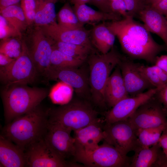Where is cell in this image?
<instances>
[{"label":"cell","mask_w":167,"mask_h":167,"mask_svg":"<svg viewBox=\"0 0 167 167\" xmlns=\"http://www.w3.org/2000/svg\"><path fill=\"white\" fill-rule=\"evenodd\" d=\"M103 126L98 118L87 126L74 131L76 149L90 152L97 148L100 142L105 139Z\"/></svg>","instance_id":"e0dca14e"},{"label":"cell","mask_w":167,"mask_h":167,"mask_svg":"<svg viewBox=\"0 0 167 167\" xmlns=\"http://www.w3.org/2000/svg\"><path fill=\"white\" fill-rule=\"evenodd\" d=\"M49 93L45 88L31 87L27 84L5 87L1 96L6 124L37 108Z\"/></svg>","instance_id":"3957f363"},{"label":"cell","mask_w":167,"mask_h":167,"mask_svg":"<svg viewBox=\"0 0 167 167\" xmlns=\"http://www.w3.org/2000/svg\"><path fill=\"white\" fill-rule=\"evenodd\" d=\"M103 129L105 135L104 141L112 145L124 156H126L139 147L136 130L128 119L105 123Z\"/></svg>","instance_id":"9c48e42d"},{"label":"cell","mask_w":167,"mask_h":167,"mask_svg":"<svg viewBox=\"0 0 167 167\" xmlns=\"http://www.w3.org/2000/svg\"><path fill=\"white\" fill-rule=\"evenodd\" d=\"M23 43L21 55L8 65L0 67V82L5 87L32 84L38 76L36 66Z\"/></svg>","instance_id":"ba28073f"},{"label":"cell","mask_w":167,"mask_h":167,"mask_svg":"<svg viewBox=\"0 0 167 167\" xmlns=\"http://www.w3.org/2000/svg\"><path fill=\"white\" fill-rule=\"evenodd\" d=\"M137 68L145 79L154 87L160 88L164 84L152 68V66H146L136 63Z\"/></svg>","instance_id":"4dcf8cb0"},{"label":"cell","mask_w":167,"mask_h":167,"mask_svg":"<svg viewBox=\"0 0 167 167\" xmlns=\"http://www.w3.org/2000/svg\"><path fill=\"white\" fill-rule=\"evenodd\" d=\"M128 119L136 130L167 126L163 106L155 95L140 105Z\"/></svg>","instance_id":"8fae6325"},{"label":"cell","mask_w":167,"mask_h":167,"mask_svg":"<svg viewBox=\"0 0 167 167\" xmlns=\"http://www.w3.org/2000/svg\"><path fill=\"white\" fill-rule=\"evenodd\" d=\"M74 157L75 162L90 167H130L131 160L105 141L90 152L76 149Z\"/></svg>","instance_id":"52a82bcc"},{"label":"cell","mask_w":167,"mask_h":167,"mask_svg":"<svg viewBox=\"0 0 167 167\" xmlns=\"http://www.w3.org/2000/svg\"><path fill=\"white\" fill-rule=\"evenodd\" d=\"M92 43L101 54L108 52L114 46L116 36L106 22L97 24L90 30Z\"/></svg>","instance_id":"603a6c76"},{"label":"cell","mask_w":167,"mask_h":167,"mask_svg":"<svg viewBox=\"0 0 167 167\" xmlns=\"http://www.w3.org/2000/svg\"><path fill=\"white\" fill-rule=\"evenodd\" d=\"M51 40L53 48L70 56L84 61L88 59L90 54L96 52L95 49L87 46Z\"/></svg>","instance_id":"d4e9b609"},{"label":"cell","mask_w":167,"mask_h":167,"mask_svg":"<svg viewBox=\"0 0 167 167\" xmlns=\"http://www.w3.org/2000/svg\"><path fill=\"white\" fill-rule=\"evenodd\" d=\"M48 123L47 111L39 106L6 124L1 134L24 151L30 144L44 137Z\"/></svg>","instance_id":"7a4b0ae2"},{"label":"cell","mask_w":167,"mask_h":167,"mask_svg":"<svg viewBox=\"0 0 167 167\" xmlns=\"http://www.w3.org/2000/svg\"><path fill=\"white\" fill-rule=\"evenodd\" d=\"M85 61L70 56L53 47L50 58V66L58 67H76Z\"/></svg>","instance_id":"83f0119b"},{"label":"cell","mask_w":167,"mask_h":167,"mask_svg":"<svg viewBox=\"0 0 167 167\" xmlns=\"http://www.w3.org/2000/svg\"><path fill=\"white\" fill-rule=\"evenodd\" d=\"M22 35L18 32L2 15H0V39L2 40L16 37L22 38Z\"/></svg>","instance_id":"d6a6232c"},{"label":"cell","mask_w":167,"mask_h":167,"mask_svg":"<svg viewBox=\"0 0 167 167\" xmlns=\"http://www.w3.org/2000/svg\"><path fill=\"white\" fill-rule=\"evenodd\" d=\"M73 10L80 22L95 25L100 22H107L119 20L123 18L120 16L112 13L97 11L86 4L74 5Z\"/></svg>","instance_id":"7402d4cb"},{"label":"cell","mask_w":167,"mask_h":167,"mask_svg":"<svg viewBox=\"0 0 167 167\" xmlns=\"http://www.w3.org/2000/svg\"><path fill=\"white\" fill-rule=\"evenodd\" d=\"M112 12L125 18L129 15L124 0H109Z\"/></svg>","instance_id":"e575fe53"},{"label":"cell","mask_w":167,"mask_h":167,"mask_svg":"<svg viewBox=\"0 0 167 167\" xmlns=\"http://www.w3.org/2000/svg\"><path fill=\"white\" fill-rule=\"evenodd\" d=\"M39 26L45 34L53 41L83 45L95 49L90 40V31L84 28L66 29L59 26L57 21Z\"/></svg>","instance_id":"9a60e30c"},{"label":"cell","mask_w":167,"mask_h":167,"mask_svg":"<svg viewBox=\"0 0 167 167\" xmlns=\"http://www.w3.org/2000/svg\"><path fill=\"white\" fill-rule=\"evenodd\" d=\"M160 88H154L117 103L105 114L104 122L111 123L128 119L142 104L155 95Z\"/></svg>","instance_id":"4fadbf2b"},{"label":"cell","mask_w":167,"mask_h":167,"mask_svg":"<svg viewBox=\"0 0 167 167\" xmlns=\"http://www.w3.org/2000/svg\"><path fill=\"white\" fill-rule=\"evenodd\" d=\"M152 67L162 82L165 84L167 82V73L158 66L155 65Z\"/></svg>","instance_id":"74e56055"},{"label":"cell","mask_w":167,"mask_h":167,"mask_svg":"<svg viewBox=\"0 0 167 167\" xmlns=\"http://www.w3.org/2000/svg\"><path fill=\"white\" fill-rule=\"evenodd\" d=\"M57 19L58 24L62 28L68 30L84 28L69 3H65L57 15Z\"/></svg>","instance_id":"4316f807"},{"label":"cell","mask_w":167,"mask_h":167,"mask_svg":"<svg viewBox=\"0 0 167 167\" xmlns=\"http://www.w3.org/2000/svg\"><path fill=\"white\" fill-rule=\"evenodd\" d=\"M129 16L138 17L140 12L149 5L147 0H124Z\"/></svg>","instance_id":"836d02e7"},{"label":"cell","mask_w":167,"mask_h":167,"mask_svg":"<svg viewBox=\"0 0 167 167\" xmlns=\"http://www.w3.org/2000/svg\"><path fill=\"white\" fill-rule=\"evenodd\" d=\"M138 18L149 32L156 34L162 39L167 48V19L150 6L141 11Z\"/></svg>","instance_id":"d6986e66"},{"label":"cell","mask_w":167,"mask_h":167,"mask_svg":"<svg viewBox=\"0 0 167 167\" xmlns=\"http://www.w3.org/2000/svg\"><path fill=\"white\" fill-rule=\"evenodd\" d=\"M155 8L167 19V0H161L153 6Z\"/></svg>","instance_id":"f35d334b"},{"label":"cell","mask_w":167,"mask_h":167,"mask_svg":"<svg viewBox=\"0 0 167 167\" xmlns=\"http://www.w3.org/2000/svg\"><path fill=\"white\" fill-rule=\"evenodd\" d=\"M127 93L130 96L136 95L154 88L138 69L136 63L124 57L118 64Z\"/></svg>","instance_id":"2e32d148"},{"label":"cell","mask_w":167,"mask_h":167,"mask_svg":"<svg viewBox=\"0 0 167 167\" xmlns=\"http://www.w3.org/2000/svg\"><path fill=\"white\" fill-rule=\"evenodd\" d=\"M155 65L158 66L167 73V55H163L157 56Z\"/></svg>","instance_id":"60d3db41"},{"label":"cell","mask_w":167,"mask_h":167,"mask_svg":"<svg viewBox=\"0 0 167 167\" xmlns=\"http://www.w3.org/2000/svg\"><path fill=\"white\" fill-rule=\"evenodd\" d=\"M0 15L22 35L29 27L22 9L18 4L4 8L0 10Z\"/></svg>","instance_id":"cb8c5ba5"},{"label":"cell","mask_w":167,"mask_h":167,"mask_svg":"<svg viewBox=\"0 0 167 167\" xmlns=\"http://www.w3.org/2000/svg\"><path fill=\"white\" fill-rule=\"evenodd\" d=\"M21 0H0V10L11 5L18 4Z\"/></svg>","instance_id":"7bdbcfd3"},{"label":"cell","mask_w":167,"mask_h":167,"mask_svg":"<svg viewBox=\"0 0 167 167\" xmlns=\"http://www.w3.org/2000/svg\"><path fill=\"white\" fill-rule=\"evenodd\" d=\"M106 23L118 38L123 52L131 60L155 63L158 55L167 50L165 44L156 42L143 24L132 17Z\"/></svg>","instance_id":"6da1fadb"},{"label":"cell","mask_w":167,"mask_h":167,"mask_svg":"<svg viewBox=\"0 0 167 167\" xmlns=\"http://www.w3.org/2000/svg\"><path fill=\"white\" fill-rule=\"evenodd\" d=\"M155 96L164 107L167 108V82L159 88Z\"/></svg>","instance_id":"d590c367"},{"label":"cell","mask_w":167,"mask_h":167,"mask_svg":"<svg viewBox=\"0 0 167 167\" xmlns=\"http://www.w3.org/2000/svg\"><path fill=\"white\" fill-rule=\"evenodd\" d=\"M90 3L96 7L100 11L113 13L110 7L109 0H91Z\"/></svg>","instance_id":"8d00e7d4"},{"label":"cell","mask_w":167,"mask_h":167,"mask_svg":"<svg viewBox=\"0 0 167 167\" xmlns=\"http://www.w3.org/2000/svg\"><path fill=\"white\" fill-rule=\"evenodd\" d=\"M71 131L59 125L49 122L44 138L48 144L59 156L66 160L74 156L75 141Z\"/></svg>","instance_id":"5bb4252c"},{"label":"cell","mask_w":167,"mask_h":167,"mask_svg":"<svg viewBox=\"0 0 167 167\" xmlns=\"http://www.w3.org/2000/svg\"><path fill=\"white\" fill-rule=\"evenodd\" d=\"M38 2L37 0H21L20 1V6L29 26L34 24Z\"/></svg>","instance_id":"1f68e13d"},{"label":"cell","mask_w":167,"mask_h":167,"mask_svg":"<svg viewBox=\"0 0 167 167\" xmlns=\"http://www.w3.org/2000/svg\"><path fill=\"white\" fill-rule=\"evenodd\" d=\"M0 162L3 167H27L24 151L1 134L0 136Z\"/></svg>","instance_id":"ac0fdd59"},{"label":"cell","mask_w":167,"mask_h":167,"mask_svg":"<svg viewBox=\"0 0 167 167\" xmlns=\"http://www.w3.org/2000/svg\"><path fill=\"white\" fill-rule=\"evenodd\" d=\"M56 19L54 2L38 1L34 24L38 26L49 24L56 21Z\"/></svg>","instance_id":"484cf974"},{"label":"cell","mask_w":167,"mask_h":167,"mask_svg":"<svg viewBox=\"0 0 167 167\" xmlns=\"http://www.w3.org/2000/svg\"><path fill=\"white\" fill-rule=\"evenodd\" d=\"M124 57L113 46L106 54L93 53L88 58L91 97L98 107L107 105L104 94L106 82L113 69Z\"/></svg>","instance_id":"277c9868"},{"label":"cell","mask_w":167,"mask_h":167,"mask_svg":"<svg viewBox=\"0 0 167 167\" xmlns=\"http://www.w3.org/2000/svg\"><path fill=\"white\" fill-rule=\"evenodd\" d=\"M161 0H147L148 5L150 6H153L156 4Z\"/></svg>","instance_id":"f6af8a7d"},{"label":"cell","mask_w":167,"mask_h":167,"mask_svg":"<svg viewBox=\"0 0 167 167\" xmlns=\"http://www.w3.org/2000/svg\"><path fill=\"white\" fill-rule=\"evenodd\" d=\"M71 3L74 5L75 4H86V3H90L91 0H70Z\"/></svg>","instance_id":"ee69618b"},{"label":"cell","mask_w":167,"mask_h":167,"mask_svg":"<svg viewBox=\"0 0 167 167\" xmlns=\"http://www.w3.org/2000/svg\"><path fill=\"white\" fill-rule=\"evenodd\" d=\"M104 94L107 105L111 108L122 100L130 96L127 91L118 65L107 80Z\"/></svg>","instance_id":"ffe728a7"},{"label":"cell","mask_w":167,"mask_h":167,"mask_svg":"<svg viewBox=\"0 0 167 167\" xmlns=\"http://www.w3.org/2000/svg\"><path fill=\"white\" fill-rule=\"evenodd\" d=\"M23 49L21 38L12 37L1 41L0 53L11 58L15 59L18 58L21 55Z\"/></svg>","instance_id":"f1b7e54d"},{"label":"cell","mask_w":167,"mask_h":167,"mask_svg":"<svg viewBox=\"0 0 167 167\" xmlns=\"http://www.w3.org/2000/svg\"><path fill=\"white\" fill-rule=\"evenodd\" d=\"M78 67L50 66L44 76L48 80L63 82L73 88L78 96L88 97L90 96L89 77L85 71Z\"/></svg>","instance_id":"7c38bea8"},{"label":"cell","mask_w":167,"mask_h":167,"mask_svg":"<svg viewBox=\"0 0 167 167\" xmlns=\"http://www.w3.org/2000/svg\"><path fill=\"white\" fill-rule=\"evenodd\" d=\"M21 39L39 74L44 76L50 66L51 40L34 24L28 27Z\"/></svg>","instance_id":"8992f818"},{"label":"cell","mask_w":167,"mask_h":167,"mask_svg":"<svg viewBox=\"0 0 167 167\" xmlns=\"http://www.w3.org/2000/svg\"><path fill=\"white\" fill-rule=\"evenodd\" d=\"M163 110L165 115L167 117V108L163 107Z\"/></svg>","instance_id":"bcb514c9"},{"label":"cell","mask_w":167,"mask_h":167,"mask_svg":"<svg viewBox=\"0 0 167 167\" xmlns=\"http://www.w3.org/2000/svg\"><path fill=\"white\" fill-rule=\"evenodd\" d=\"M158 143L164 153L167 156V128L163 132Z\"/></svg>","instance_id":"ab89813d"},{"label":"cell","mask_w":167,"mask_h":167,"mask_svg":"<svg viewBox=\"0 0 167 167\" xmlns=\"http://www.w3.org/2000/svg\"><path fill=\"white\" fill-rule=\"evenodd\" d=\"M27 167H81L75 162L63 159L50 147L44 137L28 145L25 149Z\"/></svg>","instance_id":"30bf717a"},{"label":"cell","mask_w":167,"mask_h":167,"mask_svg":"<svg viewBox=\"0 0 167 167\" xmlns=\"http://www.w3.org/2000/svg\"><path fill=\"white\" fill-rule=\"evenodd\" d=\"M158 143L148 148L139 147L135 151L130 167H160L164 153Z\"/></svg>","instance_id":"44dd1931"},{"label":"cell","mask_w":167,"mask_h":167,"mask_svg":"<svg viewBox=\"0 0 167 167\" xmlns=\"http://www.w3.org/2000/svg\"><path fill=\"white\" fill-rule=\"evenodd\" d=\"M15 59L5 54L0 53V67L8 65Z\"/></svg>","instance_id":"b9f144b4"},{"label":"cell","mask_w":167,"mask_h":167,"mask_svg":"<svg viewBox=\"0 0 167 167\" xmlns=\"http://www.w3.org/2000/svg\"><path fill=\"white\" fill-rule=\"evenodd\" d=\"M47 111L49 122L71 131L84 127L98 118V112L88 102L76 100Z\"/></svg>","instance_id":"5b68a950"},{"label":"cell","mask_w":167,"mask_h":167,"mask_svg":"<svg viewBox=\"0 0 167 167\" xmlns=\"http://www.w3.org/2000/svg\"><path fill=\"white\" fill-rule=\"evenodd\" d=\"M72 88L68 85L60 82L53 87L49 96L54 103L65 104L68 103L71 99Z\"/></svg>","instance_id":"f546056e"}]
</instances>
